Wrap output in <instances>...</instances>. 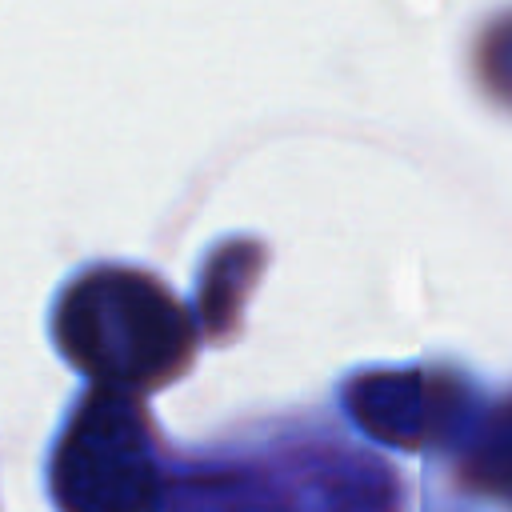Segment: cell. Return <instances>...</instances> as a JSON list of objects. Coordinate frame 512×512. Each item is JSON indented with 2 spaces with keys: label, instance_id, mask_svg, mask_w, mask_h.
Returning <instances> with one entry per match:
<instances>
[{
  "label": "cell",
  "instance_id": "7a4b0ae2",
  "mask_svg": "<svg viewBox=\"0 0 512 512\" xmlns=\"http://www.w3.org/2000/svg\"><path fill=\"white\" fill-rule=\"evenodd\" d=\"M48 488L60 512H156L160 456L132 392L92 388L64 420Z\"/></svg>",
  "mask_w": 512,
  "mask_h": 512
},
{
  "label": "cell",
  "instance_id": "3957f363",
  "mask_svg": "<svg viewBox=\"0 0 512 512\" xmlns=\"http://www.w3.org/2000/svg\"><path fill=\"white\" fill-rule=\"evenodd\" d=\"M444 380L424 376H376L356 388V416L376 428V436H388L396 444H424L436 436L448 404H444Z\"/></svg>",
  "mask_w": 512,
  "mask_h": 512
},
{
  "label": "cell",
  "instance_id": "6da1fadb",
  "mask_svg": "<svg viewBox=\"0 0 512 512\" xmlns=\"http://www.w3.org/2000/svg\"><path fill=\"white\" fill-rule=\"evenodd\" d=\"M56 348L96 384L144 392L172 380L192 356L184 304L148 272L100 264L64 284L52 308Z\"/></svg>",
  "mask_w": 512,
  "mask_h": 512
}]
</instances>
